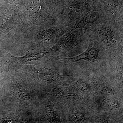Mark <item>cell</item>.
Segmentation results:
<instances>
[{"label":"cell","instance_id":"10","mask_svg":"<svg viewBox=\"0 0 123 123\" xmlns=\"http://www.w3.org/2000/svg\"><path fill=\"white\" fill-rule=\"evenodd\" d=\"M118 104L117 101H113L111 103V105L113 107H117V106H118Z\"/></svg>","mask_w":123,"mask_h":123},{"label":"cell","instance_id":"5","mask_svg":"<svg viewBox=\"0 0 123 123\" xmlns=\"http://www.w3.org/2000/svg\"><path fill=\"white\" fill-rule=\"evenodd\" d=\"M45 53V52L41 51L31 52L24 57L19 58L18 59L23 61H35L43 57Z\"/></svg>","mask_w":123,"mask_h":123},{"label":"cell","instance_id":"6","mask_svg":"<svg viewBox=\"0 0 123 123\" xmlns=\"http://www.w3.org/2000/svg\"><path fill=\"white\" fill-rule=\"evenodd\" d=\"M56 31L52 29L45 30L42 32V38L45 42H50L55 39Z\"/></svg>","mask_w":123,"mask_h":123},{"label":"cell","instance_id":"1","mask_svg":"<svg viewBox=\"0 0 123 123\" xmlns=\"http://www.w3.org/2000/svg\"><path fill=\"white\" fill-rule=\"evenodd\" d=\"M78 31L69 32L65 34L61 38L59 44L66 48H70L78 44L81 41V35Z\"/></svg>","mask_w":123,"mask_h":123},{"label":"cell","instance_id":"9","mask_svg":"<svg viewBox=\"0 0 123 123\" xmlns=\"http://www.w3.org/2000/svg\"><path fill=\"white\" fill-rule=\"evenodd\" d=\"M85 115L82 113L78 112V121H81L84 119Z\"/></svg>","mask_w":123,"mask_h":123},{"label":"cell","instance_id":"8","mask_svg":"<svg viewBox=\"0 0 123 123\" xmlns=\"http://www.w3.org/2000/svg\"><path fill=\"white\" fill-rule=\"evenodd\" d=\"M78 111H75L72 115V119L73 121H75V122L78 121Z\"/></svg>","mask_w":123,"mask_h":123},{"label":"cell","instance_id":"7","mask_svg":"<svg viewBox=\"0 0 123 123\" xmlns=\"http://www.w3.org/2000/svg\"><path fill=\"white\" fill-rule=\"evenodd\" d=\"M108 8L112 14L116 12L117 10V6L115 0H107Z\"/></svg>","mask_w":123,"mask_h":123},{"label":"cell","instance_id":"3","mask_svg":"<svg viewBox=\"0 0 123 123\" xmlns=\"http://www.w3.org/2000/svg\"><path fill=\"white\" fill-rule=\"evenodd\" d=\"M97 32L98 35L104 42L108 43H113L115 38L113 35L112 29L108 25H103L97 28Z\"/></svg>","mask_w":123,"mask_h":123},{"label":"cell","instance_id":"4","mask_svg":"<svg viewBox=\"0 0 123 123\" xmlns=\"http://www.w3.org/2000/svg\"><path fill=\"white\" fill-rule=\"evenodd\" d=\"M99 17V14L97 12H94L84 17L78 23V28L84 27L90 25L95 22Z\"/></svg>","mask_w":123,"mask_h":123},{"label":"cell","instance_id":"2","mask_svg":"<svg viewBox=\"0 0 123 123\" xmlns=\"http://www.w3.org/2000/svg\"><path fill=\"white\" fill-rule=\"evenodd\" d=\"M98 56V52L97 49L90 45L83 53L75 57L68 58L67 59L74 62L84 60L92 62L95 61Z\"/></svg>","mask_w":123,"mask_h":123}]
</instances>
